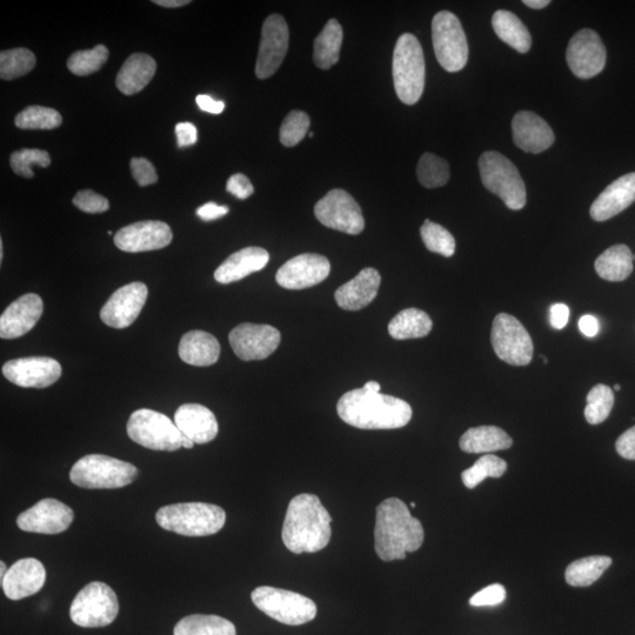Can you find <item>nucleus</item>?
<instances>
[{
  "instance_id": "nucleus-44",
  "label": "nucleus",
  "mask_w": 635,
  "mask_h": 635,
  "mask_svg": "<svg viewBox=\"0 0 635 635\" xmlns=\"http://www.w3.org/2000/svg\"><path fill=\"white\" fill-rule=\"evenodd\" d=\"M420 236L423 238V242L427 247V250L441 254L446 258L453 256L456 252V240L445 227L431 222V220H425L423 226L420 229Z\"/></svg>"
},
{
  "instance_id": "nucleus-22",
  "label": "nucleus",
  "mask_w": 635,
  "mask_h": 635,
  "mask_svg": "<svg viewBox=\"0 0 635 635\" xmlns=\"http://www.w3.org/2000/svg\"><path fill=\"white\" fill-rule=\"evenodd\" d=\"M44 312L43 299L35 293L25 294L13 302L0 317V337L16 339L37 325Z\"/></svg>"
},
{
  "instance_id": "nucleus-53",
  "label": "nucleus",
  "mask_w": 635,
  "mask_h": 635,
  "mask_svg": "<svg viewBox=\"0 0 635 635\" xmlns=\"http://www.w3.org/2000/svg\"><path fill=\"white\" fill-rule=\"evenodd\" d=\"M229 211V206H219L211 202L200 206L197 210V216L204 220V222H212V220L226 216Z\"/></svg>"
},
{
  "instance_id": "nucleus-17",
  "label": "nucleus",
  "mask_w": 635,
  "mask_h": 635,
  "mask_svg": "<svg viewBox=\"0 0 635 635\" xmlns=\"http://www.w3.org/2000/svg\"><path fill=\"white\" fill-rule=\"evenodd\" d=\"M62 371V365L49 357L13 359L3 366L4 377L24 389H45L57 383Z\"/></svg>"
},
{
  "instance_id": "nucleus-61",
  "label": "nucleus",
  "mask_w": 635,
  "mask_h": 635,
  "mask_svg": "<svg viewBox=\"0 0 635 635\" xmlns=\"http://www.w3.org/2000/svg\"><path fill=\"white\" fill-rule=\"evenodd\" d=\"M3 254H4L3 242L2 240H0V260H3Z\"/></svg>"
},
{
  "instance_id": "nucleus-49",
  "label": "nucleus",
  "mask_w": 635,
  "mask_h": 635,
  "mask_svg": "<svg viewBox=\"0 0 635 635\" xmlns=\"http://www.w3.org/2000/svg\"><path fill=\"white\" fill-rule=\"evenodd\" d=\"M130 167L132 176L139 186H149L158 182L157 171L150 160L146 158H132Z\"/></svg>"
},
{
  "instance_id": "nucleus-48",
  "label": "nucleus",
  "mask_w": 635,
  "mask_h": 635,
  "mask_svg": "<svg viewBox=\"0 0 635 635\" xmlns=\"http://www.w3.org/2000/svg\"><path fill=\"white\" fill-rule=\"evenodd\" d=\"M505 599V587L500 584H493L474 594L470 599V605L474 607L497 606L503 604Z\"/></svg>"
},
{
  "instance_id": "nucleus-38",
  "label": "nucleus",
  "mask_w": 635,
  "mask_h": 635,
  "mask_svg": "<svg viewBox=\"0 0 635 635\" xmlns=\"http://www.w3.org/2000/svg\"><path fill=\"white\" fill-rule=\"evenodd\" d=\"M35 53L28 49H12L0 53V78L13 80L28 75L35 68Z\"/></svg>"
},
{
  "instance_id": "nucleus-47",
  "label": "nucleus",
  "mask_w": 635,
  "mask_h": 635,
  "mask_svg": "<svg viewBox=\"0 0 635 635\" xmlns=\"http://www.w3.org/2000/svg\"><path fill=\"white\" fill-rule=\"evenodd\" d=\"M73 204L85 213H104L110 209L109 200L99 195L92 190L79 191L75 198H73Z\"/></svg>"
},
{
  "instance_id": "nucleus-5",
  "label": "nucleus",
  "mask_w": 635,
  "mask_h": 635,
  "mask_svg": "<svg viewBox=\"0 0 635 635\" xmlns=\"http://www.w3.org/2000/svg\"><path fill=\"white\" fill-rule=\"evenodd\" d=\"M392 71L394 89L401 102L417 104L425 89V58L418 38L411 33L399 37Z\"/></svg>"
},
{
  "instance_id": "nucleus-62",
  "label": "nucleus",
  "mask_w": 635,
  "mask_h": 635,
  "mask_svg": "<svg viewBox=\"0 0 635 635\" xmlns=\"http://www.w3.org/2000/svg\"><path fill=\"white\" fill-rule=\"evenodd\" d=\"M621 390V386L620 385H614V391H620Z\"/></svg>"
},
{
  "instance_id": "nucleus-36",
  "label": "nucleus",
  "mask_w": 635,
  "mask_h": 635,
  "mask_svg": "<svg viewBox=\"0 0 635 635\" xmlns=\"http://www.w3.org/2000/svg\"><path fill=\"white\" fill-rule=\"evenodd\" d=\"M173 635H237L230 620L212 614H192L179 621Z\"/></svg>"
},
{
  "instance_id": "nucleus-55",
  "label": "nucleus",
  "mask_w": 635,
  "mask_h": 635,
  "mask_svg": "<svg viewBox=\"0 0 635 635\" xmlns=\"http://www.w3.org/2000/svg\"><path fill=\"white\" fill-rule=\"evenodd\" d=\"M196 102L200 110L212 113V115H220L225 109L223 102L206 95L198 96Z\"/></svg>"
},
{
  "instance_id": "nucleus-24",
  "label": "nucleus",
  "mask_w": 635,
  "mask_h": 635,
  "mask_svg": "<svg viewBox=\"0 0 635 635\" xmlns=\"http://www.w3.org/2000/svg\"><path fill=\"white\" fill-rule=\"evenodd\" d=\"M513 140L519 149L528 153H541L553 145L551 126L536 113L520 111L512 120Z\"/></svg>"
},
{
  "instance_id": "nucleus-41",
  "label": "nucleus",
  "mask_w": 635,
  "mask_h": 635,
  "mask_svg": "<svg viewBox=\"0 0 635 635\" xmlns=\"http://www.w3.org/2000/svg\"><path fill=\"white\" fill-rule=\"evenodd\" d=\"M419 183L427 189H437L450 180V165L433 153L421 156L417 167Z\"/></svg>"
},
{
  "instance_id": "nucleus-7",
  "label": "nucleus",
  "mask_w": 635,
  "mask_h": 635,
  "mask_svg": "<svg viewBox=\"0 0 635 635\" xmlns=\"http://www.w3.org/2000/svg\"><path fill=\"white\" fill-rule=\"evenodd\" d=\"M479 171L486 189L503 200L508 209H524L526 186L510 159L496 151H487L479 159Z\"/></svg>"
},
{
  "instance_id": "nucleus-54",
  "label": "nucleus",
  "mask_w": 635,
  "mask_h": 635,
  "mask_svg": "<svg viewBox=\"0 0 635 635\" xmlns=\"http://www.w3.org/2000/svg\"><path fill=\"white\" fill-rule=\"evenodd\" d=\"M570 319V309L565 304H554L550 310V322L553 329L563 330Z\"/></svg>"
},
{
  "instance_id": "nucleus-43",
  "label": "nucleus",
  "mask_w": 635,
  "mask_h": 635,
  "mask_svg": "<svg viewBox=\"0 0 635 635\" xmlns=\"http://www.w3.org/2000/svg\"><path fill=\"white\" fill-rule=\"evenodd\" d=\"M110 56L105 45H97L92 50L77 51L68 60V69L79 77L90 76L103 68Z\"/></svg>"
},
{
  "instance_id": "nucleus-9",
  "label": "nucleus",
  "mask_w": 635,
  "mask_h": 635,
  "mask_svg": "<svg viewBox=\"0 0 635 635\" xmlns=\"http://www.w3.org/2000/svg\"><path fill=\"white\" fill-rule=\"evenodd\" d=\"M253 604L266 616L279 623L299 626L317 617V605L310 598L296 592L271 586L257 587L251 594Z\"/></svg>"
},
{
  "instance_id": "nucleus-46",
  "label": "nucleus",
  "mask_w": 635,
  "mask_h": 635,
  "mask_svg": "<svg viewBox=\"0 0 635 635\" xmlns=\"http://www.w3.org/2000/svg\"><path fill=\"white\" fill-rule=\"evenodd\" d=\"M310 125V117L305 112L291 111L280 127V143L286 147L297 146L306 137Z\"/></svg>"
},
{
  "instance_id": "nucleus-35",
  "label": "nucleus",
  "mask_w": 635,
  "mask_h": 635,
  "mask_svg": "<svg viewBox=\"0 0 635 635\" xmlns=\"http://www.w3.org/2000/svg\"><path fill=\"white\" fill-rule=\"evenodd\" d=\"M432 327L429 314L418 309H406L391 320L389 332L397 340L417 339L429 336Z\"/></svg>"
},
{
  "instance_id": "nucleus-32",
  "label": "nucleus",
  "mask_w": 635,
  "mask_h": 635,
  "mask_svg": "<svg viewBox=\"0 0 635 635\" xmlns=\"http://www.w3.org/2000/svg\"><path fill=\"white\" fill-rule=\"evenodd\" d=\"M343 28L337 19H330L314 40L313 62L320 70H330L336 65L343 45Z\"/></svg>"
},
{
  "instance_id": "nucleus-34",
  "label": "nucleus",
  "mask_w": 635,
  "mask_h": 635,
  "mask_svg": "<svg viewBox=\"0 0 635 635\" xmlns=\"http://www.w3.org/2000/svg\"><path fill=\"white\" fill-rule=\"evenodd\" d=\"M492 26L496 35L512 49L520 53H527L531 49L532 38L525 24L514 15L505 10L494 13Z\"/></svg>"
},
{
  "instance_id": "nucleus-20",
  "label": "nucleus",
  "mask_w": 635,
  "mask_h": 635,
  "mask_svg": "<svg viewBox=\"0 0 635 635\" xmlns=\"http://www.w3.org/2000/svg\"><path fill=\"white\" fill-rule=\"evenodd\" d=\"M329 259L317 253H304L286 262L277 272V283L287 290H304L329 277Z\"/></svg>"
},
{
  "instance_id": "nucleus-37",
  "label": "nucleus",
  "mask_w": 635,
  "mask_h": 635,
  "mask_svg": "<svg viewBox=\"0 0 635 635\" xmlns=\"http://www.w3.org/2000/svg\"><path fill=\"white\" fill-rule=\"evenodd\" d=\"M611 565L612 558L606 556H592L573 561L565 573L566 583L573 587L591 586Z\"/></svg>"
},
{
  "instance_id": "nucleus-30",
  "label": "nucleus",
  "mask_w": 635,
  "mask_h": 635,
  "mask_svg": "<svg viewBox=\"0 0 635 635\" xmlns=\"http://www.w3.org/2000/svg\"><path fill=\"white\" fill-rule=\"evenodd\" d=\"M220 344L215 336L204 331L184 334L179 344V357L192 366H211L218 362Z\"/></svg>"
},
{
  "instance_id": "nucleus-60",
  "label": "nucleus",
  "mask_w": 635,
  "mask_h": 635,
  "mask_svg": "<svg viewBox=\"0 0 635 635\" xmlns=\"http://www.w3.org/2000/svg\"><path fill=\"white\" fill-rule=\"evenodd\" d=\"M8 568H6V565L4 563V561H2V563H0V578H2V580L5 578L6 573H8Z\"/></svg>"
},
{
  "instance_id": "nucleus-57",
  "label": "nucleus",
  "mask_w": 635,
  "mask_h": 635,
  "mask_svg": "<svg viewBox=\"0 0 635 635\" xmlns=\"http://www.w3.org/2000/svg\"><path fill=\"white\" fill-rule=\"evenodd\" d=\"M153 3L166 9H177L189 5L191 2L190 0H155Z\"/></svg>"
},
{
  "instance_id": "nucleus-50",
  "label": "nucleus",
  "mask_w": 635,
  "mask_h": 635,
  "mask_svg": "<svg viewBox=\"0 0 635 635\" xmlns=\"http://www.w3.org/2000/svg\"><path fill=\"white\" fill-rule=\"evenodd\" d=\"M226 191L238 199L245 200L253 195L254 189L249 178L243 173H237L227 180Z\"/></svg>"
},
{
  "instance_id": "nucleus-51",
  "label": "nucleus",
  "mask_w": 635,
  "mask_h": 635,
  "mask_svg": "<svg viewBox=\"0 0 635 635\" xmlns=\"http://www.w3.org/2000/svg\"><path fill=\"white\" fill-rule=\"evenodd\" d=\"M616 449L620 457L635 460V426L621 434L617 440Z\"/></svg>"
},
{
  "instance_id": "nucleus-45",
  "label": "nucleus",
  "mask_w": 635,
  "mask_h": 635,
  "mask_svg": "<svg viewBox=\"0 0 635 635\" xmlns=\"http://www.w3.org/2000/svg\"><path fill=\"white\" fill-rule=\"evenodd\" d=\"M51 158L48 152L39 149H23L13 152L10 165L16 175L24 178H33V166L49 167Z\"/></svg>"
},
{
  "instance_id": "nucleus-21",
  "label": "nucleus",
  "mask_w": 635,
  "mask_h": 635,
  "mask_svg": "<svg viewBox=\"0 0 635 635\" xmlns=\"http://www.w3.org/2000/svg\"><path fill=\"white\" fill-rule=\"evenodd\" d=\"M173 239L171 227L159 220L133 223L120 229L115 235V245L129 253L164 249Z\"/></svg>"
},
{
  "instance_id": "nucleus-40",
  "label": "nucleus",
  "mask_w": 635,
  "mask_h": 635,
  "mask_svg": "<svg viewBox=\"0 0 635 635\" xmlns=\"http://www.w3.org/2000/svg\"><path fill=\"white\" fill-rule=\"evenodd\" d=\"M63 123L60 113L45 106H29L19 112L15 124L22 130H53Z\"/></svg>"
},
{
  "instance_id": "nucleus-14",
  "label": "nucleus",
  "mask_w": 635,
  "mask_h": 635,
  "mask_svg": "<svg viewBox=\"0 0 635 635\" xmlns=\"http://www.w3.org/2000/svg\"><path fill=\"white\" fill-rule=\"evenodd\" d=\"M606 48L596 31L580 30L567 46L566 59L573 75L580 79H590L605 69Z\"/></svg>"
},
{
  "instance_id": "nucleus-1",
  "label": "nucleus",
  "mask_w": 635,
  "mask_h": 635,
  "mask_svg": "<svg viewBox=\"0 0 635 635\" xmlns=\"http://www.w3.org/2000/svg\"><path fill=\"white\" fill-rule=\"evenodd\" d=\"M337 411L344 423L360 430L401 429L412 419V407L405 400L364 389L339 399Z\"/></svg>"
},
{
  "instance_id": "nucleus-11",
  "label": "nucleus",
  "mask_w": 635,
  "mask_h": 635,
  "mask_svg": "<svg viewBox=\"0 0 635 635\" xmlns=\"http://www.w3.org/2000/svg\"><path fill=\"white\" fill-rule=\"evenodd\" d=\"M434 53L447 72L463 70L469 60V43L463 25L456 15L441 11L432 20Z\"/></svg>"
},
{
  "instance_id": "nucleus-6",
  "label": "nucleus",
  "mask_w": 635,
  "mask_h": 635,
  "mask_svg": "<svg viewBox=\"0 0 635 635\" xmlns=\"http://www.w3.org/2000/svg\"><path fill=\"white\" fill-rule=\"evenodd\" d=\"M135 465L103 454H89L73 465L70 479L76 486L89 490H115L137 479Z\"/></svg>"
},
{
  "instance_id": "nucleus-63",
  "label": "nucleus",
  "mask_w": 635,
  "mask_h": 635,
  "mask_svg": "<svg viewBox=\"0 0 635 635\" xmlns=\"http://www.w3.org/2000/svg\"><path fill=\"white\" fill-rule=\"evenodd\" d=\"M416 506H417L416 503L411 504V507H416Z\"/></svg>"
},
{
  "instance_id": "nucleus-56",
  "label": "nucleus",
  "mask_w": 635,
  "mask_h": 635,
  "mask_svg": "<svg viewBox=\"0 0 635 635\" xmlns=\"http://www.w3.org/2000/svg\"><path fill=\"white\" fill-rule=\"evenodd\" d=\"M579 329L584 336L588 338L596 337L600 330V325L596 317L587 316L581 317L579 320Z\"/></svg>"
},
{
  "instance_id": "nucleus-59",
  "label": "nucleus",
  "mask_w": 635,
  "mask_h": 635,
  "mask_svg": "<svg viewBox=\"0 0 635 635\" xmlns=\"http://www.w3.org/2000/svg\"><path fill=\"white\" fill-rule=\"evenodd\" d=\"M364 389H366L367 391H370V392L379 393L381 387H380V384L377 383V381H369V383H366L364 385Z\"/></svg>"
},
{
  "instance_id": "nucleus-23",
  "label": "nucleus",
  "mask_w": 635,
  "mask_h": 635,
  "mask_svg": "<svg viewBox=\"0 0 635 635\" xmlns=\"http://www.w3.org/2000/svg\"><path fill=\"white\" fill-rule=\"evenodd\" d=\"M45 567L38 559H20L13 564L5 578L2 587L5 596L11 600H22L37 594L45 585Z\"/></svg>"
},
{
  "instance_id": "nucleus-18",
  "label": "nucleus",
  "mask_w": 635,
  "mask_h": 635,
  "mask_svg": "<svg viewBox=\"0 0 635 635\" xmlns=\"http://www.w3.org/2000/svg\"><path fill=\"white\" fill-rule=\"evenodd\" d=\"M75 513L57 499H43L17 518L20 530L39 534H59L71 526Z\"/></svg>"
},
{
  "instance_id": "nucleus-58",
  "label": "nucleus",
  "mask_w": 635,
  "mask_h": 635,
  "mask_svg": "<svg viewBox=\"0 0 635 635\" xmlns=\"http://www.w3.org/2000/svg\"><path fill=\"white\" fill-rule=\"evenodd\" d=\"M527 8H531L534 10H541L546 8L547 5H550V0H524L523 2Z\"/></svg>"
},
{
  "instance_id": "nucleus-28",
  "label": "nucleus",
  "mask_w": 635,
  "mask_h": 635,
  "mask_svg": "<svg viewBox=\"0 0 635 635\" xmlns=\"http://www.w3.org/2000/svg\"><path fill=\"white\" fill-rule=\"evenodd\" d=\"M270 254L262 247H246L227 258L215 272L220 284L239 282L254 272H259L269 263Z\"/></svg>"
},
{
  "instance_id": "nucleus-19",
  "label": "nucleus",
  "mask_w": 635,
  "mask_h": 635,
  "mask_svg": "<svg viewBox=\"0 0 635 635\" xmlns=\"http://www.w3.org/2000/svg\"><path fill=\"white\" fill-rule=\"evenodd\" d=\"M149 290L144 283L135 282L120 287L100 311V319L113 329H126L136 322L146 304Z\"/></svg>"
},
{
  "instance_id": "nucleus-42",
  "label": "nucleus",
  "mask_w": 635,
  "mask_h": 635,
  "mask_svg": "<svg viewBox=\"0 0 635 635\" xmlns=\"http://www.w3.org/2000/svg\"><path fill=\"white\" fill-rule=\"evenodd\" d=\"M585 418L588 424L599 425L610 417L614 405V393L610 386L598 384L587 394Z\"/></svg>"
},
{
  "instance_id": "nucleus-39",
  "label": "nucleus",
  "mask_w": 635,
  "mask_h": 635,
  "mask_svg": "<svg viewBox=\"0 0 635 635\" xmlns=\"http://www.w3.org/2000/svg\"><path fill=\"white\" fill-rule=\"evenodd\" d=\"M506 471L507 463L504 459L493 456V454H486V456L479 458L470 469L461 473V479H463L467 489L472 490L483 483L486 478L503 477Z\"/></svg>"
},
{
  "instance_id": "nucleus-25",
  "label": "nucleus",
  "mask_w": 635,
  "mask_h": 635,
  "mask_svg": "<svg viewBox=\"0 0 635 635\" xmlns=\"http://www.w3.org/2000/svg\"><path fill=\"white\" fill-rule=\"evenodd\" d=\"M635 202V173H628L608 185L594 200L591 217L596 222H606L625 211Z\"/></svg>"
},
{
  "instance_id": "nucleus-33",
  "label": "nucleus",
  "mask_w": 635,
  "mask_h": 635,
  "mask_svg": "<svg viewBox=\"0 0 635 635\" xmlns=\"http://www.w3.org/2000/svg\"><path fill=\"white\" fill-rule=\"evenodd\" d=\"M633 254L630 247L618 244L607 249L596 260V271L607 282H624L633 272Z\"/></svg>"
},
{
  "instance_id": "nucleus-31",
  "label": "nucleus",
  "mask_w": 635,
  "mask_h": 635,
  "mask_svg": "<svg viewBox=\"0 0 635 635\" xmlns=\"http://www.w3.org/2000/svg\"><path fill=\"white\" fill-rule=\"evenodd\" d=\"M513 440L497 426H479L467 430L460 438V449L466 453H491L510 449Z\"/></svg>"
},
{
  "instance_id": "nucleus-13",
  "label": "nucleus",
  "mask_w": 635,
  "mask_h": 635,
  "mask_svg": "<svg viewBox=\"0 0 635 635\" xmlns=\"http://www.w3.org/2000/svg\"><path fill=\"white\" fill-rule=\"evenodd\" d=\"M314 215L329 229L360 235L365 229V219L360 206L349 192L332 190L314 206Z\"/></svg>"
},
{
  "instance_id": "nucleus-10",
  "label": "nucleus",
  "mask_w": 635,
  "mask_h": 635,
  "mask_svg": "<svg viewBox=\"0 0 635 635\" xmlns=\"http://www.w3.org/2000/svg\"><path fill=\"white\" fill-rule=\"evenodd\" d=\"M119 603L109 585L95 581L80 591L70 607V618L84 628L109 626L116 620Z\"/></svg>"
},
{
  "instance_id": "nucleus-3",
  "label": "nucleus",
  "mask_w": 635,
  "mask_h": 635,
  "mask_svg": "<svg viewBox=\"0 0 635 635\" xmlns=\"http://www.w3.org/2000/svg\"><path fill=\"white\" fill-rule=\"evenodd\" d=\"M332 518L314 494H299L287 507L282 538L294 554L316 553L329 545Z\"/></svg>"
},
{
  "instance_id": "nucleus-16",
  "label": "nucleus",
  "mask_w": 635,
  "mask_h": 635,
  "mask_svg": "<svg viewBox=\"0 0 635 635\" xmlns=\"http://www.w3.org/2000/svg\"><path fill=\"white\" fill-rule=\"evenodd\" d=\"M232 350L244 362L264 360L278 349L280 332L271 325L240 324L229 336Z\"/></svg>"
},
{
  "instance_id": "nucleus-12",
  "label": "nucleus",
  "mask_w": 635,
  "mask_h": 635,
  "mask_svg": "<svg viewBox=\"0 0 635 635\" xmlns=\"http://www.w3.org/2000/svg\"><path fill=\"white\" fill-rule=\"evenodd\" d=\"M491 342L498 358L507 364L526 366L532 362V338L523 324L510 314L500 313L494 318Z\"/></svg>"
},
{
  "instance_id": "nucleus-52",
  "label": "nucleus",
  "mask_w": 635,
  "mask_h": 635,
  "mask_svg": "<svg viewBox=\"0 0 635 635\" xmlns=\"http://www.w3.org/2000/svg\"><path fill=\"white\" fill-rule=\"evenodd\" d=\"M177 143L179 147L192 146L197 143V127L191 123H179L176 126Z\"/></svg>"
},
{
  "instance_id": "nucleus-2",
  "label": "nucleus",
  "mask_w": 635,
  "mask_h": 635,
  "mask_svg": "<svg viewBox=\"0 0 635 635\" xmlns=\"http://www.w3.org/2000/svg\"><path fill=\"white\" fill-rule=\"evenodd\" d=\"M424 538L423 525L404 501L389 498L377 507L374 548L381 560H404L407 553L419 550Z\"/></svg>"
},
{
  "instance_id": "nucleus-26",
  "label": "nucleus",
  "mask_w": 635,
  "mask_h": 635,
  "mask_svg": "<svg viewBox=\"0 0 635 635\" xmlns=\"http://www.w3.org/2000/svg\"><path fill=\"white\" fill-rule=\"evenodd\" d=\"M175 424L193 443L203 445L215 440L219 431L213 412L200 404H184L175 413Z\"/></svg>"
},
{
  "instance_id": "nucleus-8",
  "label": "nucleus",
  "mask_w": 635,
  "mask_h": 635,
  "mask_svg": "<svg viewBox=\"0 0 635 635\" xmlns=\"http://www.w3.org/2000/svg\"><path fill=\"white\" fill-rule=\"evenodd\" d=\"M126 430L132 441L149 450L175 452L184 446L185 436L175 421L157 411L142 409L133 412Z\"/></svg>"
},
{
  "instance_id": "nucleus-29",
  "label": "nucleus",
  "mask_w": 635,
  "mask_h": 635,
  "mask_svg": "<svg viewBox=\"0 0 635 635\" xmlns=\"http://www.w3.org/2000/svg\"><path fill=\"white\" fill-rule=\"evenodd\" d=\"M157 71L156 60L145 53H135L126 59L118 72L116 85L126 96L136 95L150 84Z\"/></svg>"
},
{
  "instance_id": "nucleus-4",
  "label": "nucleus",
  "mask_w": 635,
  "mask_h": 635,
  "mask_svg": "<svg viewBox=\"0 0 635 635\" xmlns=\"http://www.w3.org/2000/svg\"><path fill=\"white\" fill-rule=\"evenodd\" d=\"M160 527L184 537H207L225 525L222 507L206 503H183L164 506L156 514Z\"/></svg>"
},
{
  "instance_id": "nucleus-15",
  "label": "nucleus",
  "mask_w": 635,
  "mask_h": 635,
  "mask_svg": "<svg viewBox=\"0 0 635 635\" xmlns=\"http://www.w3.org/2000/svg\"><path fill=\"white\" fill-rule=\"evenodd\" d=\"M290 31L286 20L280 15L267 17L260 39L256 64V75L259 79H267L282 66L289 50Z\"/></svg>"
},
{
  "instance_id": "nucleus-27",
  "label": "nucleus",
  "mask_w": 635,
  "mask_h": 635,
  "mask_svg": "<svg viewBox=\"0 0 635 635\" xmlns=\"http://www.w3.org/2000/svg\"><path fill=\"white\" fill-rule=\"evenodd\" d=\"M381 284L380 273L367 267L358 273L334 294L339 307L345 311H359L369 306L376 299Z\"/></svg>"
}]
</instances>
